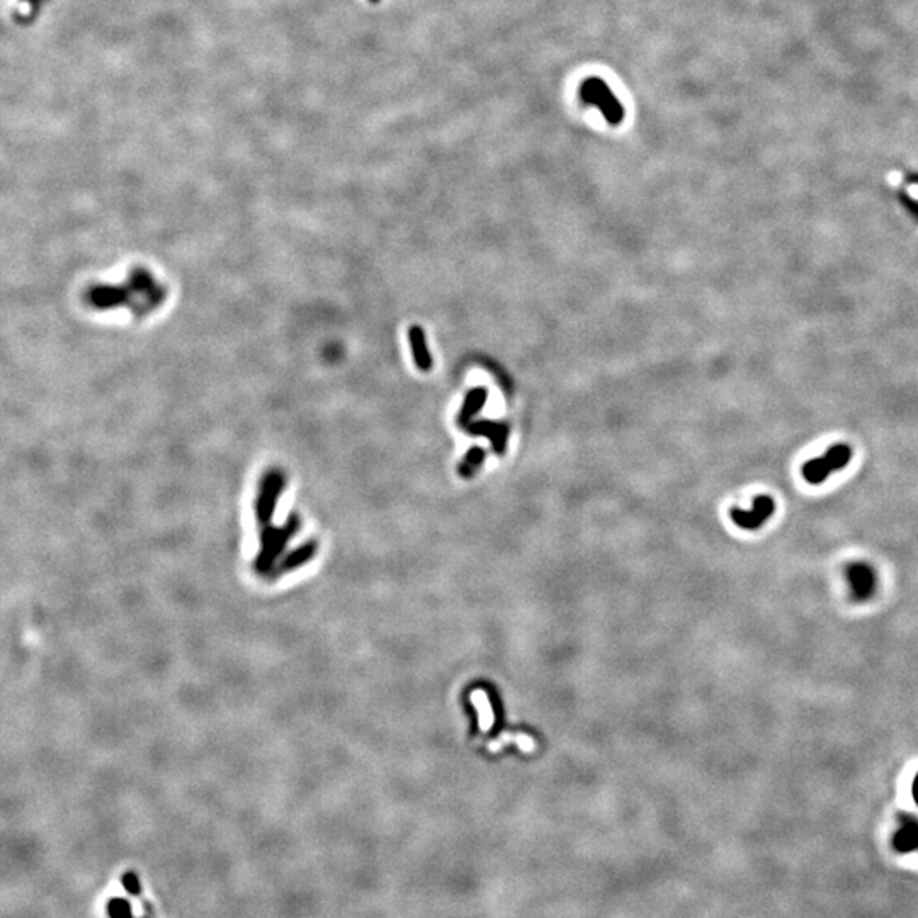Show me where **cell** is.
Returning <instances> with one entry per match:
<instances>
[{"mask_svg": "<svg viewBox=\"0 0 918 918\" xmlns=\"http://www.w3.org/2000/svg\"><path fill=\"white\" fill-rule=\"evenodd\" d=\"M300 527L301 520L298 515H291L281 526H264L260 532V549L255 558V572L264 577L271 575L278 558L286 551V546L298 534Z\"/></svg>", "mask_w": 918, "mask_h": 918, "instance_id": "6da1fadb", "label": "cell"}, {"mask_svg": "<svg viewBox=\"0 0 918 918\" xmlns=\"http://www.w3.org/2000/svg\"><path fill=\"white\" fill-rule=\"evenodd\" d=\"M284 486H286V477H284V473L281 470H269L264 475L254 503L255 519H257L259 524H262V526L271 524L281 495L284 491Z\"/></svg>", "mask_w": 918, "mask_h": 918, "instance_id": "7a4b0ae2", "label": "cell"}, {"mask_svg": "<svg viewBox=\"0 0 918 918\" xmlns=\"http://www.w3.org/2000/svg\"><path fill=\"white\" fill-rule=\"evenodd\" d=\"M580 97L584 102L597 106L609 125H619L623 121L624 111L621 104L601 78L585 80L580 87Z\"/></svg>", "mask_w": 918, "mask_h": 918, "instance_id": "3957f363", "label": "cell"}, {"mask_svg": "<svg viewBox=\"0 0 918 918\" xmlns=\"http://www.w3.org/2000/svg\"><path fill=\"white\" fill-rule=\"evenodd\" d=\"M852 456V451L849 446L845 444H837L833 446L832 449L826 451L821 458L818 459H812L803 466V477L808 483H813V485H818V483H823L833 471H838L842 468H845L849 465Z\"/></svg>", "mask_w": 918, "mask_h": 918, "instance_id": "277c9868", "label": "cell"}, {"mask_svg": "<svg viewBox=\"0 0 918 918\" xmlns=\"http://www.w3.org/2000/svg\"><path fill=\"white\" fill-rule=\"evenodd\" d=\"M135 295L130 283L126 284H96L85 293V301L94 310H113L121 305H130V298Z\"/></svg>", "mask_w": 918, "mask_h": 918, "instance_id": "5b68a950", "label": "cell"}, {"mask_svg": "<svg viewBox=\"0 0 918 918\" xmlns=\"http://www.w3.org/2000/svg\"><path fill=\"white\" fill-rule=\"evenodd\" d=\"M774 508H776L774 500L762 495V497H757L754 500V507H752L750 510L733 508V510H731V519H733V522L737 524L738 527L754 531V529L762 526L765 520L772 515Z\"/></svg>", "mask_w": 918, "mask_h": 918, "instance_id": "8992f818", "label": "cell"}, {"mask_svg": "<svg viewBox=\"0 0 918 918\" xmlns=\"http://www.w3.org/2000/svg\"><path fill=\"white\" fill-rule=\"evenodd\" d=\"M847 580L855 601H867L876 592V573L869 565L852 563L847 566Z\"/></svg>", "mask_w": 918, "mask_h": 918, "instance_id": "52a82bcc", "label": "cell"}, {"mask_svg": "<svg viewBox=\"0 0 918 918\" xmlns=\"http://www.w3.org/2000/svg\"><path fill=\"white\" fill-rule=\"evenodd\" d=\"M466 429H468L471 436L486 437V439L491 442V446H494L495 453L500 454V456L506 454L508 432H510V429H508L506 422H494V420L471 422Z\"/></svg>", "mask_w": 918, "mask_h": 918, "instance_id": "ba28073f", "label": "cell"}, {"mask_svg": "<svg viewBox=\"0 0 918 918\" xmlns=\"http://www.w3.org/2000/svg\"><path fill=\"white\" fill-rule=\"evenodd\" d=\"M408 341H410L413 362L422 373H429L432 369V355L429 350L425 332L420 325H412L408 329Z\"/></svg>", "mask_w": 918, "mask_h": 918, "instance_id": "9c48e42d", "label": "cell"}, {"mask_svg": "<svg viewBox=\"0 0 918 918\" xmlns=\"http://www.w3.org/2000/svg\"><path fill=\"white\" fill-rule=\"evenodd\" d=\"M318 553V543L317 541H306L305 544L298 546L296 549H293L289 555H286L281 561L278 570L279 573H289L293 570L303 568L305 565H308L313 558L317 556Z\"/></svg>", "mask_w": 918, "mask_h": 918, "instance_id": "30bf717a", "label": "cell"}, {"mask_svg": "<svg viewBox=\"0 0 918 918\" xmlns=\"http://www.w3.org/2000/svg\"><path fill=\"white\" fill-rule=\"evenodd\" d=\"M486 398H488L486 388H473V390H470L465 398V403H463L461 410L458 413V425H461V427H468L471 420H473V417L478 415L479 410L483 408Z\"/></svg>", "mask_w": 918, "mask_h": 918, "instance_id": "8fae6325", "label": "cell"}, {"mask_svg": "<svg viewBox=\"0 0 918 918\" xmlns=\"http://www.w3.org/2000/svg\"><path fill=\"white\" fill-rule=\"evenodd\" d=\"M893 845L898 852H912L918 847V821L913 818H901V826L893 837Z\"/></svg>", "mask_w": 918, "mask_h": 918, "instance_id": "7c38bea8", "label": "cell"}, {"mask_svg": "<svg viewBox=\"0 0 918 918\" xmlns=\"http://www.w3.org/2000/svg\"><path fill=\"white\" fill-rule=\"evenodd\" d=\"M483 461H485V451H483V448H478V446L470 448L468 453H466V456L463 458L461 463H459V468H458L459 477L471 478L479 468H482Z\"/></svg>", "mask_w": 918, "mask_h": 918, "instance_id": "4fadbf2b", "label": "cell"}, {"mask_svg": "<svg viewBox=\"0 0 918 918\" xmlns=\"http://www.w3.org/2000/svg\"><path fill=\"white\" fill-rule=\"evenodd\" d=\"M471 701H473V704L477 706L479 711V726H482L483 730L491 728V725H494V713H491V706L490 702H488L485 694H483L482 690L473 692L471 694Z\"/></svg>", "mask_w": 918, "mask_h": 918, "instance_id": "5bb4252c", "label": "cell"}, {"mask_svg": "<svg viewBox=\"0 0 918 918\" xmlns=\"http://www.w3.org/2000/svg\"><path fill=\"white\" fill-rule=\"evenodd\" d=\"M508 742L519 743L520 748H522V750H526V752L534 750V742H532L531 738L524 737V735H517V737H510V735H506V737L500 738L498 742L491 743V745H490V750H491V752H497V750H500V748H502L503 745H507Z\"/></svg>", "mask_w": 918, "mask_h": 918, "instance_id": "9a60e30c", "label": "cell"}, {"mask_svg": "<svg viewBox=\"0 0 918 918\" xmlns=\"http://www.w3.org/2000/svg\"><path fill=\"white\" fill-rule=\"evenodd\" d=\"M107 912H109L111 918H133L130 903L126 900H111L109 905H107Z\"/></svg>", "mask_w": 918, "mask_h": 918, "instance_id": "2e32d148", "label": "cell"}, {"mask_svg": "<svg viewBox=\"0 0 918 918\" xmlns=\"http://www.w3.org/2000/svg\"><path fill=\"white\" fill-rule=\"evenodd\" d=\"M123 884H125L126 891L131 893V895H138L140 890H142V888H140V881L133 872H126V874L123 876Z\"/></svg>", "mask_w": 918, "mask_h": 918, "instance_id": "e0dca14e", "label": "cell"}, {"mask_svg": "<svg viewBox=\"0 0 918 918\" xmlns=\"http://www.w3.org/2000/svg\"><path fill=\"white\" fill-rule=\"evenodd\" d=\"M912 792H913V800H915V803L918 804V774H917V777H915V781H913V789H912Z\"/></svg>", "mask_w": 918, "mask_h": 918, "instance_id": "ac0fdd59", "label": "cell"}]
</instances>
